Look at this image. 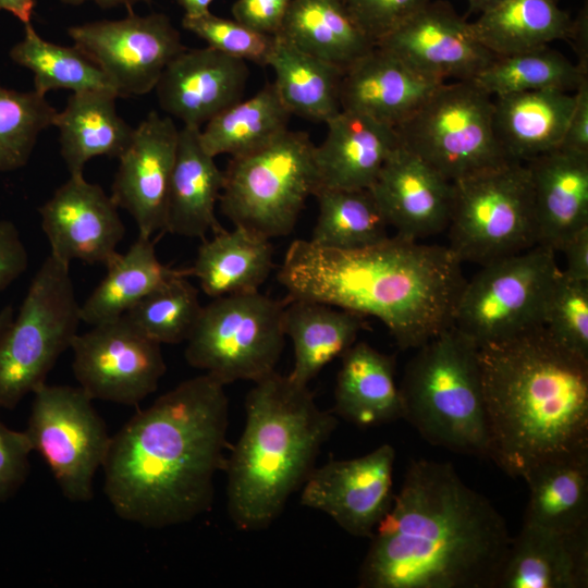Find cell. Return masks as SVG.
Instances as JSON below:
<instances>
[{"label": "cell", "mask_w": 588, "mask_h": 588, "mask_svg": "<svg viewBox=\"0 0 588 588\" xmlns=\"http://www.w3.org/2000/svg\"><path fill=\"white\" fill-rule=\"evenodd\" d=\"M224 387L207 373L187 379L111 436L103 490L119 517L164 528L210 511L231 448Z\"/></svg>", "instance_id": "obj_1"}, {"label": "cell", "mask_w": 588, "mask_h": 588, "mask_svg": "<svg viewBox=\"0 0 588 588\" xmlns=\"http://www.w3.org/2000/svg\"><path fill=\"white\" fill-rule=\"evenodd\" d=\"M370 540L362 588H497L512 537L452 464L419 458Z\"/></svg>", "instance_id": "obj_2"}, {"label": "cell", "mask_w": 588, "mask_h": 588, "mask_svg": "<svg viewBox=\"0 0 588 588\" xmlns=\"http://www.w3.org/2000/svg\"><path fill=\"white\" fill-rule=\"evenodd\" d=\"M286 299H306L380 320L401 350L453 326L466 282L448 246L399 235L355 249L294 240L277 274Z\"/></svg>", "instance_id": "obj_3"}, {"label": "cell", "mask_w": 588, "mask_h": 588, "mask_svg": "<svg viewBox=\"0 0 588 588\" xmlns=\"http://www.w3.org/2000/svg\"><path fill=\"white\" fill-rule=\"evenodd\" d=\"M488 458L512 478L588 451V360L542 327L478 347Z\"/></svg>", "instance_id": "obj_4"}, {"label": "cell", "mask_w": 588, "mask_h": 588, "mask_svg": "<svg viewBox=\"0 0 588 588\" xmlns=\"http://www.w3.org/2000/svg\"><path fill=\"white\" fill-rule=\"evenodd\" d=\"M243 432L228 453L226 507L244 531L268 528L316 467L338 426L308 389L277 371L254 382Z\"/></svg>", "instance_id": "obj_5"}, {"label": "cell", "mask_w": 588, "mask_h": 588, "mask_svg": "<svg viewBox=\"0 0 588 588\" xmlns=\"http://www.w3.org/2000/svg\"><path fill=\"white\" fill-rule=\"evenodd\" d=\"M417 350L400 385L402 419L434 446L488 458L478 346L451 326Z\"/></svg>", "instance_id": "obj_6"}, {"label": "cell", "mask_w": 588, "mask_h": 588, "mask_svg": "<svg viewBox=\"0 0 588 588\" xmlns=\"http://www.w3.org/2000/svg\"><path fill=\"white\" fill-rule=\"evenodd\" d=\"M315 144L286 130L264 146L231 157L219 198L237 226L266 238L291 234L309 196L319 187Z\"/></svg>", "instance_id": "obj_7"}, {"label": "cell", "mask_w": 588, "mask_h": 588, "mask_svg": "<svg viewBox=\"0 0 588 588\" xmlns=\"http://www.w3.org/2000/svg\"><path fill=\"white\" fill-rule=\"evenodd\" d=\"M81 305L70 265L49 255L0 339V407L14 409L41 384L77 335Z\"/></svg>", "instance_id": "obj_8"}, {"label": "cell", "mask_w": 588, "mask_h": 588, "mask_svg": "<svg viewBox=\"0 0 588 588\" xmlns=\"http://www.w3.org/2000/svg\"><path fill=\"white\" fill-rule=\"evenodd\" d=\"M448 247L463 262L485 265L538 244L525 162L509 161L453 182Z\"/></svg>", "instance_id": "obj_9"}, {"label": "cell", "mask_w": 588, "mask_h": 588, "mask_svg": "<svg viewBox=\"0 0 588 588\" xmlns=\"http://www.w3.org/2000/svg\"><path fill=\"white\" fill-rule=\"evenodd\" d=\"M493 97L474 81L442 83L395 128L401 146L456 182L512 161L493 130Z\"/></svg>", "instance_id": "obj_10"}, {"label": "cell", "mask_w": 588, "mask_h": 588, "mask_svg": "<svg viewBox=\"0 0 588 588\" xmlns=\"http://www.w3.org/2000/svg\"><path fill=\"white\" fill-rule=\"evenodd\" d=\"M555 254L537 244L481 265L461 291L453 326L478 347L542 327L561 272Z\"/></svg>", "instance_id": "obj_11"}, {"label": "cell", "mask_w": 588, "mask_h": 588, "mask_svg": "<svg viewBox=\"0 0 588 588\" xmlns=\"http://www.w3.org/2000/svg\"><path fill=\"white\" fill-rule=\"evenodd\" d=\"M284 306L259 291L213 298L185 341L186 362L224 385L267 377L284 347Z\"/></svg>", "instance_id": "obj_12"}, {"label": "cell", "mask_w": 588, "mask_h": 588, "mask_svg": "<svg viewBox=\"0 0 588 588\" xmlns=\"http://www.w3.org/2000/svg\"><path fill=\"white\" fill-rule=\"evenodd\" d=\"M79 387L41 384L25 430L62 494L72 502L94 498V478L106 460L111 436Z\"/></svg>", "instance_id": "obj_13"}, {"label": "cell", "mask_w": 588, "mask_h": 588, "mask_svg": "<svg viewBox=\"0 0 588 588\" xmlns=\"http://www.w3.org/2000/svg\"><path fill=\"white\" fill-rule=\"evenodd\" d=\"M68 34L106 74L119 98L150 93L169 62L186 48L163 13L140 16L132 11L120 20L71 26Z\"/></svg>", "instance_id": "obj_14"}, {"label": "cell", "mask_w": 588, "mask_h": 588, "mask_svg": "<svg viewBox=\"0 0 588 588\" xmlns=\"http://www.w3.org/2000/svg\"><path fill=\"white\" fill-rule=\"evenodd\" d=\"M91 327L71 345L78 387L93 400L132 406L154 393L167 369L161 344L125 315Z\"/></svg>", "instance_id": "obj_15"}, {"label": "cell", "mask_w": 588, "mask_h": 588, "mask_svg": "<svg viewBox=\"0 0 588 588\" xmlns=\"http://www.w3.org/2000/svg\"><path fill=\"white\" fill-rule=\"evenodd\" d=\"M395 450L384 443L355 458L315 467L301 503L330 516L344 531L370 539L393 500Z\"/></svg>", "instance_id": "obj_16"}, {"label": "cell", "mask_w": 588, "mask_h": 588, "mask_svg": "<svg viewBox=\"0 0 588 588\" xmlns=\"http://www.w3.org/2000/svg\"><path fill=\"white\" fill-rule=\"evenodd\" d=\"M376 46L440 83L473 81L495 58L476 38L470 22L441 0L426 3Z\"/></svg>", "instance_id": "obj_17"}, {"label": "cell", "mask_w": 588, "mask_h": 588, "mask_svg": "<svg viewBox=\"0 0 588 588\" xmlns=\"http://www.w3.org/2000/svg\"><path fill=\"white\" fill-rule=\"evenodd\" d=\"M38 211L50 255L60 261L106 266L118 254L125 234L118 206L84 175H70Z\"/></svg>", "instance_id": "obj_18"}, {"label": "cell", "mask_w": 588, "mask_h": 588, "mask_svg": "<svg viewBox=\"0 0 588 588\" xmlns=\"http://www.w3.org/2000/svg\"><path fill=\"white\" fill-rule=\"evenodd\" d=\"M179 131L171 117L150 111L134 128L130 145L118 158L110 196L118 208L130 213L140 236L152 238L156 233H163Z\"/></svg>", "instance_id": "obj_19"}, {"label": "cell", "mask_w": 588, "mask_h": 588, "mask_svg": "<svg viewBox=\"0 0 588 588\" xmlns=\"http://www.w3.org/2000/svg\"><path fill=\"white\" fill-rule=\"evenodd\" d=\"M249 76L247 62L210 47L175 56L156 87L160 108L183 126L201 128L240 101Z\"/></svg>", "instance_id": "obj_20"}, {"label": "cell", "mask_w": 588, "mask_h": 588, "mask_svg": "<svg viewBox=\"0 0 588 588\" xmlns=\"http://www.w3.org/2000/svg\"><path fill=\"white\" fill-rule=\"evenodd\" d=\"M370 191L395 235L420 241L448 229L453 182L402 146L388 158Z\"/></svg>", "instance_id": "obj_21"}, {"label": "cell", "mask_w": 588, "mask_h": 588, "mask_svg": "<svg viewBox=\"0 0 588 588\" xmlns=\"http://www.w3.org/2000/svg\"><path fill=\"white\" fill-rule=\"evenodd\" d=\"M441 84L418 74L390 51L375 46L344 70L341 110L396 127Z\"/></svg>", "instance_id": "obj_22"}, {"label": "cell", "mask_w": 588, "mask_h": 588, "mask_svg": "<svg viewBox=\"0 0 588 588\" xmlns=\"http://www.w3.org/2000/svg\"><path fill=\"white\" fill-rule=\"evenodd\" d=\"M326 125L314 151L319 187L370 188L401 146L394 127L356 112L341 110Z\"/></svg>", "instance_id": "obj_23"}, {"label": "cell", "mask_w": 588, "mask_h": 588, "mask_svg": "<svg viewBox=\"0 0 588 588\" xmlns=\"http://www.w3.org/2000/svg\"><path fill=\"white\" fill-rule=\"evenodd\" d=\"M525 163L538 244L560 252L568 237L588 226V155L556 148Z\"/></svg>", "instance_id": "obj_24"}, {"label": "cell", "mask_w": 588, "mask_h": 588, "mask_svg": "<svg viewBox=\"0 0 588 588\" xmlns=\"http://www.w3.org/2000/svg\"><path fill=\"white\" fill-rule=\"evenodd\" d=\"M200 128L182 126L168 186L163 233L206 238L222 229L216 217L224 172L199 140Z\"/></svg>", "instance_id": "obj_25"}, {"label": "cell", "mask_w": 588, "mask_h": 588, "mask_svg": "<svg viewBox=\"0 0 588 588\" xmlns=\"http://www.w3.org/2000/svg\"><path fill=\"white\" fill-rule=\"evenodd\" d=\"M588 527L560 534L522 525L497 588H587Z\"/></svg>", "instance_id": "obj_26"}, {"label": "cell", "mask_w": 588, "mask_h": 588, "mask_svg": "<svg viewBox=\"0 0 588 588\" xmlns=\"http://www.w3.org/2000/svg\"><path fill=\"white\" fill-rule=\"evenodd\" d=\"M575 93L539 89L493 97V130L506 157L526 162L559 148Z\"/></svg>", "instance_id": "obj_27"}, {"label": "cell", "mask_w": 588, "mask_h": 588, "mask_svg": "<svg viewBox=\"0 0 588 588\" xmlns=\"http://www.w3.org/2000/svg\"><path fill=\"white\" fill-rule=\"evenodd\" d=\"M341 357L332 413L358 427L402 419L394 358L366 342H355Z\"/></svg>", "instance_id": "obj_28"}, {"label": "cell", "mask_w": 588, "mask_h": 588, "mask_svg": "<svg viewBox=\"0 0 588 588\" xmlns=\"http://www.w3.org/2000/svg\"><path fill=\"white\" fill-rule=\"evenodd\" d=\"M119 97L107 90L72 93L53 126L60 136V152L70 175H83L95 157L119 158L130 145L134 127L117 112Z\"/></svg>", "instance_id": "obj_29"}, {"label": "cell", "mask_w": 588, "mask_h": 588, "mask_svg": "<svg viewBox=\"0 0 588 588\" xmlns=\"http://www.w3.org/2000/svg\"><path fill=\"white\" fill-rule=\"evenodd\" d=\"M273 269L269 238L245 228L221 229L204 238L187 268L205 294L212 298L259 291Z\"/></svg>", "instance_id": "obj_30"}, {"label": "cell", "mask_w": 588, "mask_h": 588, "mask_svg": "<svg viewBox=\"0 0 588 588\" xmlns=\"http://www.w3.org/2000/svg\"><path fill=\"white\" fill-rule=\"evenodd\" d=\"M365 328L364 316L324 303L286 299L283 330L293 345L294 363L287 375L308 385L329 363L342 356Z\"/></svg>", "instance_id": "obj_31"}, {"label": "cell", "mask_w": 588, "mask_h": 588, "mask_svg": "<svg viewBox=\"0 0 588 588\" xmlns=\"http://www.w3.org/2000/svg\"><path fill=\"white\" fill-rule=\"evenodd\" d=\"M523 479L529 489L524 526L560 534L588 527V451L544 461Z\"/></svg>", "instance_id": "obj_32"}, {"label": "cell", "mask_w": 588, "mask_h": 588, "mask_svg": "<svg viewBox=\"0 0 588 588\" xmlns=\"http://www.w3.org/2000/svg\"><path fill=\"white\" fill-rule=\"evenodd\" d=\"M107 273L81 305L82 321L95 326L125 315L142 298L169 280L185 275L157 257L155 241L138 235L124 254L118 253L106 265Z\"/></svg>", "instance_id": "obj_33"}, {"label": "cell", "mask_w": 588, "mask_h": 588, "mask_svg": "<svg viewBox=\"0 0 588 588\" xmlns=\"http://www.w3.org/2000/svg\"><path fill=\"white\" fill-rule=\"evenodd\" d=\"M470 26L485 48L502 57L568 40L574 20L558 0H502Z\"/></svg>", "instance_id": "obj_34"}, {"label": "cell", "mask_w": 588, "mask_h": 588, "mask_svg": "<svg viewBox=\"0 0 588 588\" xmlns=\"http://www.w3.org/2000/svg\"><path fill=\"white\" fill-rule=\"evenodd\" d=\"M278 35L343 71L376 46L342 0H291Z\"/></svg>", "instance_id": "obj_35"}, {"label": "cell", "mask_w": 588, "mask_h": 588, "mask_svg": "<svg viewBox=\"0 0 588 588\" xmlns=\"http://www.w3.org/2000/svg\"><path fill=\"white\" fill-rule=\"evenodd\" d=\"M273 85L292 115L327 122L341 111L343 70L318 59L275 35L267 64Z\"/></svg>", "instance_id": "obj_36"}, {"label": "cell", "mask_w": 588, "mask_h": 588, "mask_svg": "<svg viewBox=\"0 0 588 588\" xmlns=\"http://www.w3.org/2000/svg\"><path fill=\"white\" fill-rule=\"evenodd\" d=\"M291 117L273 83H270L253 97L241 99L208 121L200 128L199 140L215 158L242 155L286 131Z\"/></svg>", "instance_id": "obj_37"}, {"label": "cell", "mask_w": 588, "mask_h": 588, "mask_svg": "<svg viewBox=\"0 0 588 588\" xmlns=\"http://www.w3.org/2000/svg\"><path fill=\"white\" fill-rule=\"evenodd\" d=\"M318 216L310 242L334 249H355L388 238L389 224L370 188L319 187Z\"/></svg>", "instance_id": "obj_38"}, {"label": "cell", "mask_w": 588, "mask_h": 588, "mask_svg": "<svg viewBox=\"0 0 588 588\" xmlns=\"http://www.w3.org/2000/svg\"><path fill=\"white\" fill-rule=\"evenodd\" d=\"M10 58L34 74V90L42 96L54 89L107 90L118 96L106 74L76 46L44 39L32 23L24 24V36L11 48Z\"/></svg>", "instance_id": "obj_39"}, {"label": "cell", "mask_w": 588, "mask_h": 588, "mask_svg": "<svg viewBox=\"0 0 588 588\" xmlns=\"http://www.w3.org/2000/svg\"><path fill=\"white\" fill-rule=\"evenodd\" d=\"M588 73L549 46L495 57L473 81L492 97L539 89L573 91Z\"/></svg>", "instance_id": "obj_40"}, {"label": "cell", "mask_w": 588, "mask_h": 588, "mask_svg": "<svg viewBox=\"0 0 588 588\" xmlns=\"http://www.w3.org/2000/svg\"><path fill=\"white\" fill-rule=\"evenodd\" d=\"M201 308L196 287L187 277L179 275L142 298L125 316L161 345L177 344L188 339Z\"/></svg>", "instance_id": "obj_41"}, {"label": "cell", "mask_w": 588, "mask_h": 588, "mask_svg": "<svg viewBox=\"0 0 588 588\" xmlns=\"http://www.w3.org/2000/svg\"><path fill=\"white\" fill-rule=\"evenodd\" d=\"M57 110L37 91H19L0 84V172L24 167L36 142L53 125Z\"/></svg>", "instance_id": "obj_42"}, {"label": "cell", "mask_w": 588, "mask_h": 588, "mask_svg": "<svg viewBox=\"0 0 588 588\" xmlns=\"http://www.w3.org/2000/svg\"><path fill=\"white\" fill-rule=\"evenodd\" d=\"M543 328L564 350L588 360V282L561 270L551 292Z\"/></svg>", "instance_id": "obj_43"}, {"label": "cell", "mask_w": 588, "mask_h": 588, "mask_svg": "<svg viewBox=\"0 0 588 588\" xmlns=\"http://www.w3.org/2000/svg\"><path fill=\"white\" fill-rule=\"evenodd\" d=\"M182 26L206 41L208 47L261 66L267 64L275 37L211 12L194 17L183 16Z\"/></svg>", "instance_id": "obj_44"}, {"label": "cell", "mask_w": 588, "mask_h": 588, "mask_svg": "<svg viewBox=\"0 0 588 588\" xmlns=\"http://www.w3.org/2000/svg\"><path fill=\"white\" fill-rule=\"evenodd\" d=\"M360 30L377 45L430 0H342Z\"/></svg>", "instance_id": "obj_45"}, {"label": "cell", "mask_w": 588, "mask_h": 588, "mask_svg": "<svg viewBox=\"0 0 588 588\" xmlns=\"http://www.w3.org/2000/svg\"><path fill=\"white\" fill-rule=\"evenodd\" d=\"M32 452L25 430H13L0 419V503L12 498L25 482Z\"/></svg>", "instance_id": "obj_46"}, {"label": "cell", "mask_w": 588, "mask_h": 588, "mask_svg": "<svg viewBox=\"0 0 588 588\" xmlns=\"http://www.w3.org/2000/svg\"><path fill=\"white\" fill-rule=\"evenodd\" d=\"M291 0H236L232 5L233 19L268 35L279 34Z\"/></svg>", "instance_id": "obj_47"}, {"label": "cell", "mask_w": 588, "mask_h": 588, "mask_svg": "<svg viewBox=\"0 0 588 588\" xmlns=\"http://www.w3.org/2000/svg\"><path fill=\"white\" fill-rule=\"evenodd\" d=\"M28 266V254L15 224L0 220V291L7 289Z\"/></svg>", "instance_id": "obj_48"}, {"label": "cell", "mask_w": 588, "mask_h": 588, "mask_svg": "<svg viewBox=\"0 0 588 588\" xmlns=\"http://www.w3.org/2000/svg\"><path fill=\"white\" fill-rule=\"evenodd\" d=\"M575 97V106L559 148L588 155V79L576 89Z\"/></svg>", "instance_id": "obj_49"}, {"label": "cell", "mask_w": 588, "mask_h": 588, "mask_svg": "<svg viewBox=\"0 0 588 588\" xmlns=\"http://www.w3.org/2000/svg\"><path fill=\"white\" fill-rule=\"evenodd\" d=\"M566 259V269L562 270L568 278L588 282V226L575 232L562 245Z\"/></svg>", "instance_id": "obj_50"}, {"label": "cell", "mask_w": 588, "mask_h": 588, "mask_svg": "<svg viewBox=\"0 0 588 588\" xmlns=\"http://www.w3.org/2000/svg\"><path fill=\"white\" fill-rule=\"evenodd\" d=\"M567 41L572 42L573 49L577 53L578 62L576 64L588 73V19L586 10L580 11L574 20L573 30Z\"/></svg>", "instance_id": "obj_51"}, {"label": "cell", "mask_w": 588, "mask_h": 588, "mask_svg": "<svg viewBox=\"0 0 588 588\" xmlns=\"http://www.w3.org/2000/svg\"><path fill=\"white\" fill-rule=\"evenodd\" d=\"M36 0H0V11H7L23 24L30 23Z\"/></svg>", "instance_id": "obj_52"}, {"label": "cell", "mask_w": 588, "mask_h": 588, "mask_svg": "<svg viewBox=\"0 0 588 588\" xmlns=\"http://www.w3.org/2000/svg\"><path fill=\"white\" fill-rule=\"evenodd\" d=\"M184 10V16H200L210 12L209 7L213 0H175Z\"/></svg>", "instance_id": "obj_53"}, {"label": "cell", "mask_w": 588, "mask_h": 588, "mask_svg": "<svg viewBox=\"0 0 588 588\" xmlns=\"http://www.w3.org/2000/svg\"><path fill=\"white\" fill-rule=\"evenodd\" d=\"M60 1L65 4L78 5L88 0H60ZM91 1H94L96 4H98L100 8H103V9L124 7L128 10V12H132L134 5H136L139 2H145L149 0H91Z\"/></svg>", "instance_id": "obj_54"}, {"label": "cell", "mask_w": 588, "mask_h": 588, "mask_svg": "<svg viewBox=\"0 0 588 588\" xmlns=\"http://www.w3.org/2000/svg\"><path fill=\"white\" fill-rule=\"evenodd\" d=\"M502 0H467L471 12L482 13L492 7L497 5Z\"/></svg>", "instance_id": "obj_55"}, {"label": "cell", "mask_w": 588, "mask_h": 588, "mask_svg": "<svg viewBox=\"0 0 588 588\" xmlns=\"http://www.w3.org/2000/svg\"><path fill=\"white\" fill-rule=\"evenodd\" d=\"M14 318V309L8 305L0 310V339Z\"/></svg>", "instance_id": "obj_56"}]
</instances>
